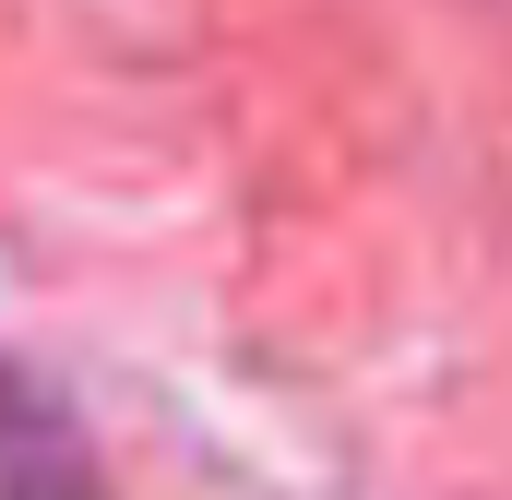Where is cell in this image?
Listing matches in <instances>:
<instances>
[{
  "instance_id": "1",
  "label": "cell",
  "mask_w": 512,
  "mask_h": 500,
  "mask_svg": "<svg viewBox=\"0 0 512 500\" xmlns=\"http://www.w3.org/2000/svg\"><path fill=\"white\" fill-rule=\"evenodd\" d=\"M0 500H108L84 429H72L24 370H0Z\"/></svg>"
}]
</instances>
